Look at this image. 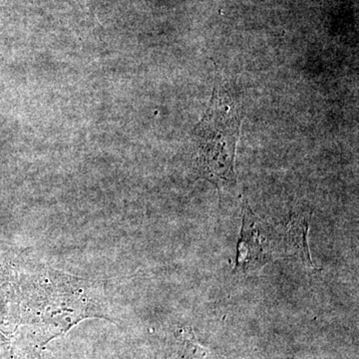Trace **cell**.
I'll return each mask as SVG.
<instances>
[{
    "label": "cell",
    "mask_w": 359,
    "mask_h": 359,
    "mask_svg": "<svg viewBox=\"0 0 359 359\" xmlns=\"http://www.w3.org/2000/svg\"><path fill=\"white\" fill-rule=\"evenodd\" d=\"M311 216L308 214L297 215L290 219L287 230V241L290 248L299 255L302 263L306 268L316 269L311 261L308 245V233Z\"/></svg>",
    "instance_id": "3"
},
{
    "label": "cell",
    "mask_w": 359,
    "mask_h": 359,
    "mask_svg": "<svg viewBox=\"0 0 359 359\" xmlns=\"http://www.w3.org/2000/svg\"><path fill=\"white\" fill-rule=\"evenodd\" d=\"M240 124L237 98L216 85L209 108L194 132V142L198 174L218 189L237 185L235 157Z\"/></svg>",
    "instance_id": "1"
},
{
    "label": "cell",
    "mask_w": 359,
    "mask_h": 359,
    "mask_svg": "<svg viewBox=\"0 0 359 359\" xmlns=\"http://www.w3.org/2000/svg\"><path fill=\"white\" fill-rule=\"evenodd\" d=\"M276 240L273 226L257 216L249 205H243L242 229L233 273H249L264 268L273 259Z\"/></svg>",
    "instance_id": "2"
}]
</instances>
